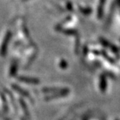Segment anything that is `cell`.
Wrapping results in <instances>:
<instances>
[{"mask_svg": "<svg viewBox=\"0 0 120 120\" xmlns=\"http://www.w3.org/2000/svg\"><path fill=\"white\" fill-rule=\"evenodd\" d=\"M21 80L25 81V82H38V80H27V78H23L21 79Z\"/></svg>", "mask_w": 120, "mask_h": 120, "instance_id": "1", "label": "cell"}]
</instances>
